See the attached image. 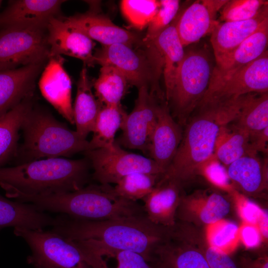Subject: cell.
Returning a JSON list of instances; mask_svg holds the SVG:
<instances>
[{
	"instance_id": "18",
	"label": "cell",
	"mask_w": 268,
	"mask_h": 268,
	"mask_svg": "<svg viewBox=\"0 0 268 268\" xmlns=\"http://www.w3.org/2000/svg\"><path fill=\"white\" fill-rule=\"evenodd\" d=\"M62 0H10L0 14V29L25 27L46 29L53 17L59 15Z\"/></svg>"
},
{
	"instance_id": "9",
	"label": "cell",
	"mask_w": 268,
	"mask_h": 268,
	"mask_svg": "<svg viewBox=\"0 0 268 268\" xmlns=\"http://www.w3.org/2000/svg\"><path fill=\"white\" fill-rule=\"evenodd\" d=\"M84 153L93 168L94 178L101 184H116L124 177L135 173L164 175L166 172L152 159L128 152L116 141L109 146Z\"/></svg>"
},
{
	"instance_id": "20",
	"label": "cell",
	"mask_w": 268,
	"mask_h": 268,
	"mask_svg": "<svg viewBox=\"0 0 268 268\" xmlns=\"http://www.w3.org/2000/svg\"><path fill=\"white\" fill-rule=\"evenodd\" d=\"M65 18L70 24L103 46L117 43L135 46L143 41L144 36L117 26L107 16L94 11Z\"/></svg>"
},
{
	"instance_id": "8",
	"label": "cell",
	"mask_w": 268,
	"mask_h": 268,
	"mask_svg": "<svg viewBox=\"0 0 268 268\" xmlns=\"http://www.w3.org/2000/svg\"><path fill=\"white\" fill-rule=\"evenodd\" d=\"M14 234L30 247L27 262L34 268H94L79 245L52 230L16 228Z\"/></svg>"
},
{
	"instance_id": "11",
	"label": "cell",
	"mask_w": 268,
	"mask_h": 268,
	"mask_svg": "<svg viewBox=\"0 0 268 268\" xmlns=\"http://www.w3.org/2000/svg\"><path fill=\"white\" fill-rule=\"evenodd\" d=\"M196 228L177 221L169 237L155 249L152 264L157 268H210L197 243Z\"/></svg>"
},
{
	"instance_id": "5",
	"label": "cell",
	"mask_w": 268,
	"mask_h": 268,
	"mask_svg": "<svg viewBox=\"0 0 268 268\" xmlns=\"http://www.w3.org/2000/svg\"><path fill=\"white\" fill-rule=\"evenodd\" d=\"M185 125L182 138L163 177L182 185L197 175L200 166L214 154L216 136L222 126L213 111L198 108Z\"/></svg>"
},
{
	"instance_id": "38",
	"label": "cell",
	"mask_w": 268,
	"mask_h": 268,
	"mask_svg": "<svg viewBox=\"0 0 268 268\" xmlns=\"http://www.w3.org/2000/svg\"><path fill=\"white\" fill-rule=\"evenodd\" d=\"M265 0H229L220 10V19L223 22L244 21L255 17L265 5Z\"/></svg>"
},
{
	"instance_id": "16",
	"label": "cell",
	"mask_w": 268,
	"mask_h": 268,
	"mask_svg": "<svg viewBox=\"0 0 268 268\" xmlns=\"http://www.w3.org/2000/svg\"><path fill=\"white\" fill-rule=\"evenodd\" d=\"M61 56L49 57L39 80L41 94L65 119L74 124L71 80Z\"/></svg>"
},
{
	"instance_id": "10",
	"label": "cell",
	"mask_w": 268,
	"mask_h": 268,
	"mask_svg": "<svg viewBox=\"0 0 268 268\" xmlns=\"http://www.w3.org/2000/svg\"><path fill=\"white\" fill-rule=\"evenodd\" d=\"M49 56L46 29H0V71L44 63Z\"/></svg>"
},
{
	"instance_id": "23",
	"label": "cell",
	"mask_w": 268,
	"mask_h": 268,
	"mask_svg": "<svg viewBox=\"0 0 268 268\" xmlns=\"http://www.w3.org/2000/svg\"><path fill=\"white\" fill-rule=\"evenodd\" d=\"M268 5L253 18L244 21L218 22L211 32L210 43L215 63L233 51L268 19Z\"/></svg>"
},
{
	"instance_id": "40",
	"label": "cell",
	"mask_w": 268,
	"mask_h": 268,
	"mask_svg": "<svg viewBox=\"0 0 268 268\" xmlns=\"http://www.w3.org/2000/svg\"><path fill=\"white\" fill-rule=\"evenodd\" d=\"M158 10L147 26L143 40L151 41L174 20L180 8L178 0H161Z\"/></svg>"
},
{
	"instance_id": "6",
	"label": "cell",
	"mask_w": 268,
	"mask_h": 268,
	"mask_svg": "<svg viewBox=\"0 0 268 268\" xmlns=\"http://www.w3.org/2000/svg\"><path fill=\"white\" fill-rule=\"evenodd\" d=\"M94 57L95 64L116 67L129 84L138 89L147 87L162 98L159 82L163 74V60L152 41L143 40L135 46L122 43L102 46L94 53Z\"/></svg>"
},
{
	"instance_id": "31",
	"label": "cell",
	"mask_w": 268,
	"mask_h": 268,
	"mask_svg": "<svg viewBox=\"0 0 268 268\" xmlns=\"http://www.w3.org/2000/svg\"><path fill=\"white\" fill-rule=\"evenodd\" d=\"M250 134L231 124L221 126L216 138L214 154L226 168L241 157L251 154Z\"/></svg>"
},
{
	"instance_id": "35",
	"label": "cell",
	"mask_w": 268,
	"mask_h": 268,
	"mask_svg": "<svg viewBox=\"0 0 268 268\" xmlns=\"http://www.w3.org/2000/svg\"><path fill=\"white\" fill-rule=\"evenodd\" d=\"M163 176L141 172L129 174L116 184L114 190L119 197L135 202L146 197Z\"/></svg>"
},
{
	"instance_id": "15",
	"label": "cell",
	"mask_w": 268,
	"mask_h": 268,
	"mask_svg": "<svg viewBox=\"0 0 268 268\" xmlns=\"http://www.w3.org/2000/svg\"><path fill=\"white\" fill-rule=\"evenodd\" d=\"M46 34L49 57L64 55L81 60L86 67L95 65L93 52L95 43L65 17L58 16L50 19Z\"/></svg>"
},
{
	"instance_id": "22",
	"label": "cell",
	"mask_w": 268,
	"mask_h": 268,
	"mask_svg": "<svg viewBox=\"0 0 268 268\" xmlns=\"http://www.w3.org/2000/svg\"><path fill=\"white\" fill-rule=\"evenodd\" d=\"M182 185L176 180L163 177L143 200L142 206L153 223L172 227L176 223V212L183 196Z\"/></svg>"
},
{
	"instance_id": "7",
	"label": "cell",
	"mask_w": 268,
	"mask_h": 268,
	"mask_svg": "<svg viewBox=\"0 0 268 268\" xmlns=\"http://www.w3.org/2000/svg\"><path fill=\"white\" fill-rule=\"evenodd\" d=\"M214 60L205 48L185 51L167 101L171 106L172 117L181 126H185L208 89Z\"/></svg>"
},
{
	"instance_id": "13",
	"label": "cell",
	"mask_w": 268,
	"mask_h": 268,
	"mask_svg": "<svg viewBox=\"0 0 268 268\" xmlns=\"http://www.w3.org/2000/svg\"><path fill=\"white\" fill-rule=\"evenodd\" d=\"M160 98L147 87L138 89L133 110L125 116L119 142L130 149L147 152L150 138L156 123ZM161 99V98H160Z\"/></svg>"
},
{
	"instance_id": "42",
	"label": "cell",
	"mask_w": 268,
	"mask_h": 268,
	"mask_svg": "<svg viewBox=\"0 0 268 268\" xmlns=\"http://www.w3.org/2000/svg\"><path fill=\"white\" fill-rule=\"evenodd\" d=\"M228 195L243 222L257 226L265 211L235 189Z\"/></svg>"
},
{
	"instance_id": "37",
	"label": "cell",
	"mask_w": 268,
	"mask_h": 268,
	"mask_svg": "<svg viewBox=\"0 0 268 268\" xmlns=\"http://www.w3.org/2000/svg\"><path fill=\"white\" fill-rule=\"evenodd\" d=\"M205 236L209 244L225 253L235 246L239 227L235 223L222 219L205 227Z\"/></svg>"
},
{
	"instance_id": "36",
	"label": "cell",
	"mask_w": 268,
	"mask_h": 268,
	"mask_svg": "<svg viewBox=\"0 0 268 268\" xmlns=\"http://www.w3.org/2000/svg\"><path fill=\"white\" fill-rule=\"evenodd\" d=\"M159 0H123L121 9L124 16L134 28L142 30L147 27L156 14Z\"/></svg>"
},
{
	"instance_id": "45",
	"label": "cell",
	"mask_w": 268,
	"mask_h": 268,
	"mask_svg": "<svg viewBox=\"0 0 268 268\" xmlns=\"http://www.w3.org/2000/svg\"><path fill=\"white\" fill-rule=\"evenodd\" d=\"M242 268H268V258L266 254L256 259L242 257L240 259Z\"/></svg>"
},
{
	"instance_id": "21",
	"label": "cell",
	"mask_w": 268,
	"mask_h": 268,
	"mask_svg": "<svg viewBox=\"0 0 268 268\" xmlns=\"http://www.w3.org/2000/svg\"><path fill=\"white\" fill-rule=\"evenodd\" d=\"M182 136L181 126L172 117L167 102L159 104L156 123L147 150L150 158L166 171L176 154Z\"/></svg>"
},
{
	"instance_id": "19",
	"label": "cell",
	"mask_w": 268,
	"mask_h": 268,
	"mask_svg": "<svg viewBox=\"0 0 268 268\" xmlns=\"http://www.w3.org/2000/svg\"><path fill=\"white\" fill-rule=\"evenodd\" d=\"M268 19L259 28L230 53L215 66L209 87L211 90L240 69L260 57L267 50Z\"/></svg>"
},
{
	"instance_id": "17",
	"label": "cell",
	"mask_w": 268,
	"mask_h": 268,
	"mask_svg": "<svg viewBox=\"0 0 268 268\" xmlns=\"http://www.w3.org/2000/svg\"><path fill=\"white\" fill-rule=\"evenodd\" d=\"M227 0H196L178 12L176 28L183 47L199 41L211 33L215 25L217 12Z\"/></svg>"
},
{
	"instance_id": "2",
	"label": "cell",
	"mask_w": 268,
	"mask_h": 268,
	"mask_svg": "<svg viewBox=\"0 0 268 268\" xmlns=\"http://www.w3.org/2000/svg\"><path fill=\"white\" fill-rule=\"evenodd\" d=\"M7 196L31 203L43 211L59 212L80 220H106L145 214L143 207L135 201L117 196L109 184L92 185L75 191L41 195L11 190Z\"/></svg>"
},
{
	"instance_id": "33",
	"label": "cell",
	"mask_w": 268,
	"mask_h": 268,
	"mask_svg": "<svg viewBox=\"0 0 268 268\" xmlns=\"http://www.w3.org/2000/svg\"><path fill=\"white\" fill-rule=\"evenodd\" d=\"M126 114L121 105L102 106L92 132V139L89 141L90 150L108 147L115 143L116 133L121 129Z\"/></svg>"
},
{
	"instance_id": "1",
	"label": "cell",
	"mask_w": 268,
	"mask_h": 268,
	"mask_svg": "<svg viewBox=\"0 0 268 268\" xmlns=\"http://www.w3.org/2000/svg\"><path fill=\"white\" fill-rule=\"evenodd\" d=\"M52 230L88 251L112 250L138 253L152 264L156 247L167 239L172 227L157 225L145 214L93 221L58 216Z\"/></svg>"
},
{
	"instance_id": "30",
	"label": "cell",
	"mask_w": 268,
	"mask_h": 268,
	"mask_svg": "<svg viewBox=\"0 0 268 268\" xmlns=\"http://www.w3.org/2000/svg\"><path fill=\"white\" fill-rule=\"evenodd\" d=\"M230 124L250 135L268 127V93L244 95L239 111Z\"/></svg>"
},
{
	"instance_id": "3",
	"label": "cell",
	"mask_w": 268,
	"mask_h": 268,
	"mask_svg": "<svg viewBox=\"0 0 268 268\" xmlns=\"http://www.w3.org/2000/svg\"><path fill=\"white\" fill-rule=\"evenodd\" d=\"M87 158L68 159L62 157L24 162L0 168V186L29 195L72 192L84 187L89 179Z\"/></svg>"
},
{
	"instance_id": "29",
	"label": "cell",
	"mask_w": 268,
	"mask_h": 268,
	"mask_svg": "<svg viewBox=\"0 0 268 268\" xmlns=\"http://www.w3.org/2000/svg\"><path fill=\"white\" fill-rule=\"evenodd\" d=\"M26 98L0 116V168L17 152L19 133L24 119L32 108Z\"/></svg>"
},
{
	"instance_id": "25",
	"label": "cell",
	"mask_w": 268,
	"mask_h": 268,
	"mask_svg": "<svg viewBox=\"0 0 268 268\" xmlns=\"http://www.w3.org/2000/svg\"><path fill=\"white\" fill-rule=\"evenodd\" d=\"M43 65L33 64L0 71V116L30 97Z\"/></svg>"
},
{
	"instance_id": "14",
	"label": "cell",
	"mask_w": 268,
	"mask_h": 268,
	"mask_svg": "<svg viewBox=\"0 0 268 268\" xmlns=\"http://www.w3.org/2000/svg\"><path fill=\"white\" fill-rule=\"evenodd\" d=\"M232 200L217 191L199 190L183 195L176 212V220L205 228L223 219L230 212Z\"/></svg>"
},
{
	"instance_id": "24",
	"label": "cell",
	"mask_w": 268,
	"mask_h": 268,
	"mask_svg": "<svg viewBox=\"0 0 268 268\" xmlns=\"http://www.w3.org/2000/svg\"><path fill=\"white\" fill-rule=\"evenodd\" d=\"M268 167L267 158L250 154L234 161L226 169L236 190L245 196L258 197L268 189Z\"/></svg>"
},
{
	"instance_id": "46",
	"label": "cell",
	"mask_w": 268,
	"mask_h": 268,
	"mask_svg": "<svg viewBox=\"0 0 268 268\" xmlns=\"http://www.w3.org/2000/svg\"><path fill=\"white\" fill-rule=\"evenodd\" d=\"M1 2H2V1H1V0H0V4H1Z\"/></svg>"
},
{
	"instance_id": "39",
	"label": "cell",
	"mask_w": 268,
	"mask_h": 268,
	"mask_svg": "<svg viewBox=\"0 0 268 268\" xmlns=\"http://www.w3.org/2000/svg\"><path fill=\"white\" fill-rule=\"evenodd\" d=\"M197 175L202 176L215 188L228 194L235 189L228 176L226 168L214 154L200 166Z\"/></svg>"
},
{
	"instance_id": "44",
	"label": "cell",
	"mask_w": 268,
	"mask_h": 268,
	"mask_svg": "<svg viewBox=\"0 0 268 268\" xmlns=\"http://www.w3.org/2000/svg\"><path fill=\"white\" fill-rule=\"evenodd\" d=\"M268 127L250 135V150L252 154L268 153Z\"/></svg>"
},
{
	"instance_id": "41",
	"label": "cell",
	"mask_w": 268,
	"mask_h": 268,
	"mask_svg": "<svg viewBox=\"0 0 268 268\" xmlns=\"http://www.w3.org/2000/svg\"><path fill=\"white\" fill-rule=\"evenodd\" d=\"M204 228L197 227L196 240L210 268H238L227 253L209 244Z\"/></svg>"
},
{
	"instance_id": "26",
	"label": "cell",
	"mask_w": 268,
	"mask_h": 268,
	"mask_svg": "<svg viewBox=\"0 0 268 268\" xmlns=\"http://www.w3.org/2000/svg\"><path fill=\"white\" fill-rule=\"evenodd\" d=\"M57 223V217L50 216L34 205L11 201L0 193V230L9 227L40 230Z\"/></svg>"
},
{
	"instance_id": "12",
	"label": "cell",
	"mask_w": 268,
	"mask_h": 268,
	"mask_svg": "<svg viewBox=\"0 0 268 268\" xmlns=\"http://www.w3.org/2000/svg\"><path fill=\"white\" fill-rule=\"evenodd\" d=\"M251 93H268V51L206 91L197 107L228 102Z\"/></svg>"
},
{
	"instance_id": "27",
	"label": "cell",
	"mask_w": 268,
	"mask_h": 268,
	"mask_svg": "<svg viewBox=\"0 0 268 268\" xmlns=\"http://www.w3.org/2000/svg\"><path fill=\"white\" fill-rule=\"evenodd\" d=\"M177 18L178 13L172 22L151 41L163 60V75L167 101L173 88L177 69L185 54L184 47L176 28Z\"/></svg>"
},
{
	"instance_id": "34",
	"label": "cell",
	"mask_w": 268,
	"mask_h": 268,
	"mask_svg": "<svg viewBox=\"0 0 268 268\" xmlns=\"http://www.w3.org/2000/svg\"><path fill=\"white\" fill-rule=\"evenodd\" d=\"M94 268H157L140 254L129 251H89Z\"/></svg>"
},
{
	"instance_id": "28",
	"label": "cell",
	"mask_w": 268,
	"mask_h": 268,
	"mask_svg": "<svg viewBox=\"0 0 268 268\" xmlns=\"http://www.w3.org/2000/svg\"><path fill=\"white\" fill-rule=\"evenodd\" d=\"M87 67L83 64L77 84V91L73 108L74 124L76 132L86 138L92 132L99 112L103 105L92 91Z\"/></svg>"
},
{
	"instance_id": "43",
	"label": "cell",
	"mask_w": 268,
	"mask_h": 268,
	"mask_svg": "<svg viewBox=\"0 0 268 268\" xmlns=\"http://www.w3.org/2000/svg\"><path fill=\"white\" fill-rule=\"evenodd\" d=\"M239 236L244 245L248 248L258 247L262 240L257 226L244 222L239 228Z\"/></svg>"
},
{
	"instance_id": "4",
	"label": "cell",
	"mask_w": 268,
	"mask_h": 268,
	"mask_svg": "<svg viewBox=\"0 0 268 268\" xmlns=\"http://www.w3.org/2000/svg\"><path fill=\"white\" fill-rule=\"evenodd\" d=\"M21 130L24 140L20 153L26 162L67 157L91 149L89 141L44 111L32 108Z\"/></svg>"
},
{
	"instance_id": "32",
	"label": "cell",
	"mask_w": 268,
	"mask_h": 268,
	"mask_svg": "<svg viewBox=\"0 0 268 268\" xmlns=\"http://www.w3.org/2000/svg\"><path fill=\"white\" fill-rule=\"evenodd\" d=\"M128 81L117 68L109 65L101 66L98 78L92 83L97 100L103 105L121 106L127 90Z\"/></svg>"
}]
</instances>
